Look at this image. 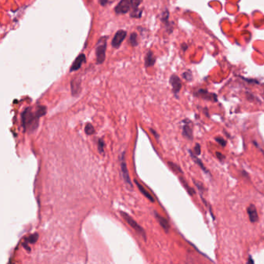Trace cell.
I'll use <instances>...</instances> for the list:
<instances>
[{"label":"cell","mask_w":264,"mask_h":264,"mask_svg":"<svg viewBox=\"0 0 264 264\" xmlns=\"http://www.w3.org/2000/svg\"><path fill=\"white\" fill-rule=\"evenodd\" d=\"M189 153H190V155H191V158L193 159V161H194V162H195V163H197V164H198V165L199 166L201 169H202L203 171H204L205 173H206V174H208V173H209L208 172V170H207V169H206V167H205V166H204V163H202V161H201L200 159H198V156H196V154L195 155L193 154V153L191 152V150H189Z\"/></svg>","instance_id":"cell-16"},{"label":"cell","mask_w":264,"mask_h":264,"mask_svg":"<svg viewBox=\"0 0 264 264\" xmlns=\"http://www.w3.org/2000/svg\"><path fill=\"white\" fill-rule=\"evenodd\" d=\"M130 43L132 47H136L138 45V38H137V34L136 33H132L130 34Z\"/></svg>","instance_id":"cell-20"},{"label":"cell","mask_w":264,"mask_h":264,"mask_svg":"<svg viewBox=\"0 0 264 264\" xmlns=\"http://www.w3.org/2000/svg\"><path fill=\"white\" fill-rule=\"evenodd\" d=\"M38 238H39V235H38V233L36 232V233L29 236L28 238H25V242H26V243H31V244H34V243L37 241Z\"/></svg>","instance_id":"cell-19"},{"label":"cell","mask_w":264,"mask_h":264,"mask_svg":"<svg viewBox=\"0 0 264 264\" xmlns=\"http://www.w3.org/2000/svg\"><path fill=\"white\" fill-rule=\"evenodd\" d=\"M104 146H105V142L101 139H99V141H98V149H99V151L100 153H104Z\"/></svg>","instance_id":"cell-24"},{"label":"cell","mask_w":264,"mask_h":264,"mask_svg":"<svg viewBox=\"0 0 264 264\" xmlns=\"http://www.w3.org/2000/svg\"><path fill=\"white\" fill-rule=\"evenodd\" d=\"M194 153L197 156L201 154V146L199 143H196V146L194 147Z\"/></svg>","instance_id":"cell-28"},{"label":"cell","mask_w":264,"mask_h":264,"mask_svg":"<svg viewBox=\"0 0 264 264\" xmlns=\"http://www.w3.org/2000/svg\"><path fill=\"white\" fill-rule=\"evenodd\" d=\"M108 2H109V0H99V3L102 6H105L106 5Z\"/></svg>","instance_id":"cell-31"},{"label":"cell","mask_w":264,"mask_h":264,"mask_svg":"<svg viewBox=\"0 0 264 264\" xmlns=\"http://www.w3.org/2000/svg\"><path fill=\"white\" fill-rule=\"evenodd\" d=\"M254 263V261H253V260L252 259V257H250V259H249V261H248V263Z\"/></svg>","instance_id":"cell-33"},{"label":"cell","mask_w":264,"mask_h":264,"mask_svg":"<svg viewBox=\"0 0 264 264\" xmlns=\"http://www.w3.org/2000/svg\"><path fill=\"white\" fill-rule=\"evenodd\" d=\"M125 152H123L122 153V155L120 156V164H121V172H122V174H123V180H124V181L127 185L130 186V187L131 188H133V186H132V181H131V179H130V174H129V171H128L127 169V166H126V162H125Z\"/></svg>","instance_id":"cell-4"},{"label":"cell","mask_w":264,"mask_h":264,"mask_svg":"<svg viewBox=\"0 0 264 264\" xmlns=\"http://www.w3.org/2000/svg\"><path fill=\"white\" fill-rule=\"evenodd\" d=\"M107 40H108V37H102L97 42L95 47V55H96V63L98 64H101L105 60Z\"/></svg>","instance_id":"cell-2"},{"label":"cell","mask_w":264,"mask_h":264,"mask_svg":"<svg viewBox=\"0 0 264 264\" xmlns=\"http://www.w3.org/2000/svg\"><path fill=\"white\" fill-rule=\"evenodd\" d=\"M196 96L201 97L204 99L208 100V101H217V95L213 93H209V92L206 91V90L200 89L195 93Z\"/></svg>","instance_id":"cell-8"},{"label":"cell","mask_w":264,"mask_h":264,"mask_svg":"<svg viewBox=\"0 0 264 264\" xmlns=\"http://www.w3.org/2000/svg\"><path fill=\"white\" fill-rule=\"evenodd\" d=\"M85 132L86 134L89 135V136H91V135H93L94 132H95V130H94V126L92 125V123H88L86 124V125H85Z\"/></svg>","instance_id":"cell-18"},{"label":"cell","mask_w":264,"mask_h":264,"mask_svg":"<svg viewBox=\"0 0 264 264\" xmlns=\"http://www.w3.org/2000/svg\"><path fill=\"white\" fill-rule=\"evenodd\" d=\"M180 181H181L182 184L184 185V188L186 189V191H187V193H188L189 194H190V195L193 196L194 194H195V191H194V189L192 188V187H191L189 186V184H187V183L186 181H185V180H184V178H183V177H180Z\"/></svg>","instance_id":"cell-17"},{"label":"cell","mask_w":264,"mask_h":264,"mask_svg":"<svg viewBox=\"0 0 264 264\" xmlns=\"http://www.w3.org/2000/svg\"><path fill=\"white\" fill-rule=\"evenodd\" d=\"M193 181L194 182V184H196V186L198 187V188L199 189V191H204V188H203V185H202V184H201V183H200V182H198L197 181H194V180H193Z\"/></svg>","instance_id":"cell-29"},{"label":"cell","mask_w":264,"mask_h":264,"mask_svg":"<svg viewBox=\"0 0 264 264\" xmlns=\"http://www.w3.org/2000/svg\"><path fill=\"white\" fill-rule=\"evenodd\" d=\"M182 135L185 137L186 139L189 140H192L193 139V130L191 127L187 124H184L183 126V130H182Z\"/></svg>","instance_id":"cell-13"},{"label":"cell","mask_w":264,"mask_h":264,"mask_svg":"<svg viewBox=\"0 0 264 264\" xmlns=\"http://www.w3.org/2000/svg\"><path fill=\"white\" fill-rule=\"evenodd\" d=\"M71 87L72 95H74V96L78 95L81 90V81L77 80H72L71 83Z\"/></svg>","instance_id":"cell-14"},{"label":"cell","mask_w":264,"mask_h":264,"mask_svg":"<svg viewBox=\"0 0 264 264\" xmlns=\"http://www.w3.org/2000/svg\"><path fill=\"white\" fill-rule=\"evenodd\" d=\"M216 156H217V157L219 158V161H224L225 158V156L223 155L222 153H219V152H216Z\"/></svg>","instance_id":"cell-30"},{"label":"cell","mask_w":264,"mask_h":264,"mask_svg":"<svg viewBox=\"0 0 264 264\" xmlns=\"http://www.w3.org/2000/svg\"><path fill=\"white\" fill-rule=\"evenodd\" d=\"M168 18H169V12L167 10H166L165 12L163 13V17H162V21L163 23H165L166 24H167L168 23Z\"/></svg>","instance_id":"cell-26"},{"label":"cell","mask_w":264,"mask_h":264,"mask_svg":"<svg viewBox=\"0 0 264 264\" xmlns=\"http://www.w3.org/2000/svg\"><path fill=\"white\" fill-rule=\"evenodd\" d=\"M143 2V0H132V10L139 9V6Z\"/></svg>","instance_id":"cell-23"},{"label":"cell","mask_w":264,"mask_h":264,"mask_svg":"<svg viewBox=\"0 0 264 264\" xmlns=\"http://www.w3.org/2000/svg\"><path fill=\"white\" fill-rule=\"evenodd\" d=\"M154 214H155L156 219H157L158 222L160 223L161 227L163 228V230H164L167 233H168V232H169V230H170V224H169V222H168L167 220L165 218H163V216H161V215H159L158 213L154 212Z\"/></svg>","instance_id":"cell-11"},{"label":"cell","mask_w":264,"mask_h":264,"mask_svg":"<svg viewBox=\"0 0 264 264\" xmlns=\"http://www.w3.org/2000/svg\"><path fill=\"white\" fill-rule=\"evenodd\" d=\"M150 132H153V136H156V139H159V135H157V132H156L155 130H153V129H150Z\"/></svg>","instance_id":"cell-32"},{"label":"cell","mask_w":264,"mask_h":264,"mask_svg":"<svg viewBox=\"0 0 264 264\" xmlns=\"http://www.w3.org/2000/svg\"><path fill=\"white\" fill-rule=\"evenodd\" d=\"M155 62L156 58L154 57L153 53L150 50H149L146 54V57H145V66H146V68L152 67L155 64Z\"/></svg>","instance_id":"cell-12"},{"label":"cell","mask_w":264,"mask_h":264,"mask_svg":"<svg viewBox=\"0 0 264 264\" xmlns=\"http://www.w3.org/2000/svg\"><path fill=\"white\" fill-rule=\"evenodd\" d=\"M132 7V0H120L115 8L116 14H125L127 13Z\"/></svg>","instance_id":"cell-5"},{"label":"cell","mask_w":264,"mask_h":264,"mask_svg":"<svg viewBox=\"0 0 264 264\" xmlns=\"http://www.w3.org/2000/svg\"><path fill=\"white\" fill-rule=\"evenodd\" d=\"M85 61H86L85 55L84 54H80L77 57V58L74 60V61L73 62V64H72V65L71 67V69H70V71L73 72V71H78V69L81 67L83 63H85Z\"/></svg>","instance_id":"cell-9"},{"label":"cell","mask_w":264,"mask_h":264,"mask_svg":"<svg viewBox=\"0 0 264 264\" xmlns=\"http://www.w3.org/2000/svg\"><path fill=\"white\" fill-rule=\"evenodd\" d=\"M247 213L250 218V221L252 223L258 222L259 220V216H258V213H257L256 207L254 205H250L247 208Z\"/></svg>","instance_id":"cell-10"},{"label":"cell","mask_w":264,"mask_h":264,"mask_svg":"<svg viewBox=\"0 0 264 264\" xmlns=\"http://www.w3.org/2000/svg\"><path fill=\"white\" fill-rule=\"evenodd\" d=\"M134 182H135V184L137 185V187H138V188H139V191H140V192H141V193L143 194V195L145 196L146 198H147V199H149V200L151 202H154V198L152 197V195H151L149 193L148 191H146V189L144 188L142 186L141 184H139V182L137 181L136 180H134Z\"/></svg>","instance_id":"cell-15"},{"label":"cell","mask_w":264,"mask_h":264,"mask_svg":"<svg viewBox=\"0 0 264 264\" xmlns=\"http://www.w3.org/2000/svg\"><path fill=\"white\" fill-rule=\"evenodd\" d=\"M170 84L172 86L173 92L177 95L178 94V92H180V90L181 89L182 87L181 81L179 78V77L176 75V74L171 75V77L170 78Z\"/></svg>","instance_id":"cell-7"},{"label":"cell","mask_w":264,"mask_h":264,"mask_svg":"<svg viewBox=\"0 0 264 264\" xmlns=\"http://www.w3.org/2000/svg\"><path fill=\"white\" fill-rule=\"evenodd\" d=\"M126 36H127L126 31L123 30H119L117 31L112 40V46L114 48H119L122 44V43L123 42V40H125Z\"/></svg>","instance_id":"cell-6"},{"label":"cell","mask_w":264,"mask_h":264,"mask_svg":"<svg viewBox=\"0 0 264 264\" xmlns=\"http://www.w3.org/2000/svg\"><path fill=\"white\" fill-rule=\"evenodd\" d=\"M142 12H143V10H139V9L132 10L131 14H130V17H132V18H140L142 17Z\"/></svg>","instance_id":"cell-22"},{"label":"cell","mask_w":264,"mask_h":264,"mask_svg":"<svg viewBox=\"0 0 264 264\" xmlns=\"http://www.w3.org/2000/svg\"><path fill=\"white\" fill-rule=\"evenodd\" d=\"M263 97H264V94H263Z\"/></svg>","instance_id":"cell-34"},{"label":"cell","mask_w":264,"mask_h":264,"mask_svg":"<svg viewBox=\"0 0 264 264\" xmlns=\"http://www.w3.org/2000/svg\"><path fill=\"white\" fill-rule=\"evenodd\" d=\"M167 163H168V165H169V167L171 168V170H172L173 171H174V172H176V173H181V174L183 173V171L181 170V167H180L179 166L177 165V164H176V163H173V162H170V161H169Z\"/></svg>","instance_id":"cell-21"},{"label":"cell","mask_w":264,"mask_h":264,"mask_svg":"<svg viewBox=\"0 0 264 264\" xmlns=\"http://www.w3.org/2000/svg\"><path fill=\"white\" fill-rule=\"evenodd\" d=\"M47 113V107L45 105H37L35 109L28 107L23 110L21 114L22 125L24 132H33L37 129L39 120L42 116Z\"/></svg>","instance_id":"cell-1"},{"label":"cell","mask_w":264,"mask_h":264,"mask_svg":"<svg viewBox=\"0 0 264 264\" xmlns=\"http://www.w3.org/2000/svg\"><path fill=\"white\" fill-rule=\"evenodd\" d=\"M215 141L217 142L218 143H219L220 145L222 146V147H224V146H226V143H227L226 140H225L222 137H220V136L215 137Z\"/></svg>","instance_id":"cell-25"},{"label":"cell","mask_w":264,"mask_h":264,"mask_svg":"<svg viewBox=\"0 0 264 264\" xmlns=\"http://www.w3.org/2000/svg\"><path fill=\"white\" fill-rule=\"evenodd\" d=\"M183 77H184L187 81H191L192 79V74H191V72H185V73L183 74Z\"/></svg>","instance_id":"cell-27"},{"label":"cell","mask_w":264,"mask_h":264,"mask_svg":"<svg viewBox=\"0 0 264 264\" xmlns=\"http://www.w3.org/2000/svg\"><path fill=\"white\" fill-rule=\"evenodd\" d=\"M120 214H121V215H122V217L124 219V220H125V222H127L128 224L130 225V226L132 227V229H134L135 231L137 233L139 234V235H140V236L143 238L144 240L146 241V232H145V230H144V229H143V228H142V227L140 226V225H139L138 224V223H137V222H136V221H135V220L133 219L132 217H131V216H130V215H128L126 212H122V211H121Z\"/></svg>","instance_id":"cell-3"}]
</instances>
